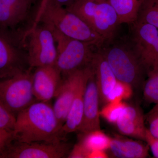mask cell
<instances>
[{
	"label": "cell",
	"mask_w": 158,
	"mask_h": 158,
	"mask_svg": "<svg viewBox=\"0 0 158 158\" xmlns=\"http://www.w3.org/2000/svg\"><path fill=\"white\" fill-rule=\"evenodd\" d=\"M63 125L49 102L36 101L16 116L14 141L20 142H58L65 137Z\"/></svg>",
	"instance_id": "1"
},
{
	"label": "cell",
	"mask_w": 158,
	"mask_h": 158,
	"mask_svg": "<svg viewBox=\"0 0 158 158\" xmlns=\"http://www.w3.org/2000/svg\"><path fill=\"white\" fill-rule=\"evenodd\" d=\"M34 22L43 23L67 37L93 46L101 47L106 41L77 15L50 0H42Z\"/></svg>",
	"instance_id": "2"
},
{
	"label": "cell",
	"mask_w": 158,
	"mask_h": 158,
	"mask_svg": "<svg viewBox=\"0 0 158 158\" xmlns=\"http://www.w3.org/2000/svg\"><path fill=\"white\" fill-rule=\"evenodd\" d=\"M19 33L30 68L55 65L57 57L56 44L49 26L34 22L24 34Z\"/></svg>",
	"instance_id": "3"
},
{
	"label": "cell",
	"mask_w": 158,
	"mask_h": 158,
	"mask_svg": "<svg viewBox=\"0 0 158 158\" xmlns=\"http://www.w3.org/2000/svg\"><path fill=\"white\" fill-rule=\"evenodd\" d=\"M65 8L81 18L106 41L113 39L120 24L116 11L108 0H76Z\"/></svg>",
	"instance_id": "4"
},
{
	"label": "cell",
	"mask_w": 158,
	"mask_h": 158,
	"mask_svg": "<svg viewBox=\"0 0 158 158\" xmlns=\"http://www.w3.org/2000/svg\"><path fill=\"white\" fill-rule=\"evenodd\" d=\"M106 59L117 81L139 89L144 85L145 68L134 50L116 44L100 52Z\"/></svg>",
	"instance_id": "5"
},
{
	"label": "cell",
	"mask_w": 158,
	"mask_h": 158,
	"mask_svg": "<svg viewBox=\"0 0 158 158\" xmlns=\"http://www.w3.org/2000/svg\"><path fill=\"white\" fill-rule=\"evenodd\" d=\"M49 27L52 31L56 44L57 57L55 66L62 77L91 64L95 53L92 50V47L94 46L67 37Z\"/></svg>",
	"instance_id": "6"
},
{
	"label": "cell",
	"mask_w": 158,
	"mask_h": 158,
	"mask_svg": "<svg viewBox=\"0 0 158 158\" xmlns=\"http://www.w3.org/2000/svg\"><path fill=\"white\" fill-rule=\"evenodd\" d=\"M32 69L0 78V104L15 116L37 101L32 88Z\"/></svg>",
	"instance_id": "7"
},
{
	"label": "cell",
	"mask_w": 158,
	"mask_h": 158,
	"mask_svg": "<svg viewBox=\"0 0 158 158\" xmlns=\"http://www.w3.org/2000/svg\"><path fill=\"white\" fill-rule=\"evenodd\" d=\"M30 68L17 31L0 27V78L12 76Z\"/></svg>",
	"instance_id": "8"
},
{
	"label": "cell",
	"mask_w": 158,
	"mask_h": 158,
	"mask_svg": "<svg viewBox=\"0 0 158 158\" xmlns=\"http://www.w3.org/2000/svg\"><path fill=\"white\" fill-rule=\"evenodd\" d=\"M70 146L63 141L58 142H20L12 140L0 158L67 157Z\"/></svg>",
	"instance_id": "9"
},
{
	"label": "cell",
	"mask_w": 158,
	"mask_h": 158,
	"mask_svg": "<svg viewBox=\"0 0 158 158\" xmlns=\"http://www.w3.org/2000/svg\"><path fill=\"white\" fill-rule=\"evenodd\" d=\"M92 64L62 77V84L57 94L53 108L59 122L63 125L71 106L82 82L90 75Z\"/></svg>",
	"instance_id": "10"
},
{
	"label": "cell",
	"mask_w": 158,
	"mask_h": 158,
	"mask_svg": "<svg viewBox=\"0 0 158 158\" xmlns=\"http://www.w3.org/2000/svg\"><path fill=\"white\" fill-rule=\"evenodd\" d=\"M134 23V49L147 72L158 62V29L147 23Z\"/></svg>",
	"instance_id": "11"
},
{
	"label": "cell",
	"mask_w": 158,
	"mask_h": 158,
	"mask_svg": "<svg viewBox=\"0 0 158 158\" xmlns=\"http://www.w3.org/2000/svg\"><path fill=\"white\" fill-rule=\"evenodd\" d=\"M32 88L37 101L49 102L55 98L62 81L61 72L55 65L35 68Z\"/></svg>",
	"instance_id": "12"
},
{
	"label": "cell",
	"mask_w": 158,
	"mask_h": 158,
	"mask_svg": "<svg viewBox=\"0 0 158 158\" xmlns=\"http://www.w3.org/2000/svg\"><path fill=\"white\" fill-rule=\"evenodd\" d=\"M99 104V97L93 67L85 85L83 119L78 130L81 134L101 130Z\"/></svg>",
	"instance_id": "13"
},
{
	"label": "cell",
	"mask_w": 158,
	"mask_h": 158,
	"mask_svg": "<svg viewBox=\"0 0 158 158\" xmlns=\"http://www.w3.org/2000/svg\"><path fill=\"white\" fill-rule=\"evenodd\" d=\"M32 4L30 0H0V27L15 30L27 19Z\"/></svg>",
	"instance_id": "14"
},
{
	"label": "cell",
	"mask_w": 158,
	"mask_h": 158,
	"mask_svg": "<svg viewBox=\"0 0 158 158\" xmlns=\"http://www.w3.org/2000/svg\"><path fill=\"white\" fill-rule=\"evenodd\" d=\"M115 124L122 135L145 141L147 129L144 125V116L137 107L127 105Z\"/></svg>",
	"instance_id": "15"
},
{
	"label": "cell",
	"mask_w": 158,
	"mask_h": 158,
	"mask_svg": "<svg viewBox=\"0 0 158 158\" xmlns=\"http://www.w3.org/2000/svg\"><path fill=\"white\" fill-rule=\"evenodd\" d=\"M92 65L98 90L100 104L106 105L108 95L116 85L117 79L100 52L95 53Z\"/></svg>",
	"instance_id": "16"
},
{
	"label": "cell",
	"mask_w": 158,
	"mask_h": 158,
	"mask_svg": "<svg viewBox=\"0 0 158 158\" xmlns=\"http://www.w3.org/2000/svg\"><path fill=\"white\" fill-rule=\"evenodd\" d=\"M148 144L120 138H111L107 150L112 156L118 158H144L148 156Z\"/></svg>",
	"instance_id": "17"
},
{
	"label": "cell",
	"mask_w": 158,
	"mask_h": 158,
	"mask_svg": "<svg viewBox=\"0 0 158 158\" xmlns=\"http://www.w3.org/2000/svg\"><path fill=\"white\" fill-rule=\"evenodd\" d=\"M89 76L85 79L80 85L76 95L71 106L65 123L62 127V131L65 135L69 133L78 131L81 127L83 119L85 85Z\"/></svg>",
	"instance_id": "18"
},
{
	"label": "cell",
	"mask_w": 158,
	"mask_h": 158,
	"mask_svg": "<svg viewBox=\"0 0 158 158\" xmlns=\"http://www.w3.org/2000/svg\"><path fill=\"white\" fill-rule=\"evenodd\" d=\"M117 14L120 24L136 22L144 0H108Z\"/></svg>",
	"instance_id": "19"
},
{
	"label": "cell",
	"mask_w": 158,
	"mask_h": 158,
	"mask_svg": "<svg viewBox=\"0 0 158 158\" xmlns=\"http://www.w3.org/2000/svg\"><path fill=\"white\" fill-rule=\"evenodd\" d=\"M80 142L89 153L94 151L107 150L110 147L111 138L101 130L93 131L86 134H81ZM89 157V156H88Z\"/></svg>",
	"instance_id": "20"
},
{
	"label": "cell",
	"mask_w": 158,
	"mask_h": 158,
	"mask_svg": "<svg viewBox=\"0 0 158 158\" xmlns=\"http://www.w3.org/2000/svg\"><path fill=\"white\" fill-rule=\"evenodd\" d=\"M148 78L143 86V95L148 103H158V62L147 72Z\"/></svg>",
	"instance_id": "21"
},
{
	"label": "cell",
	"mask_w": 158,
	"mask_h": 158,
	"mask_svg": "<svg viewBox=\"0 0 158 158\" xmlns=\"http://www.w3.org/2000/svg\"><path fill=\"white\" fill-rule=\"evenodd\" d=\"M136 22L150 24L158 29V0H144Z\"/></svg>",
	"instance_id": "22"
},
{
	"label": "cell",
	"mask_w": 158,
	"mask_h": 158,
	"mask_svg": "<svg viewBox=\"0 0 158 158\" xmlns=\"http://www.w3.org/2000/svg\"><path fill=\"white\" fill-rule=\"evenodd\" d=\"M126 104L122 101L108 103L100 111V115L110 123L115 124L124 112Z\"/></svg>",
	"instance_id": "23"
},
{
	"label": "cell",
	"mask_w": 158,
	"mask_h": 158,
	"mask_svg": "<svg viewBox=\"0 0 158 158\" xmlns=\"http://www.w3.org/2000/svg\"><path fill=\"white\" fill-rule=\"evenodd\" d=\"M132 89L130 85L117 81L115 87L108 95L107 104L129 98L132 94Z\"/></svg>",
	"instance_id": "24"
},
{
	"label": "cell",
	"mask_w": 158,
	"mask_h": 158,
	"mask_svg": "<svg viewBox=\"0 0 158 158\" xmlns=\"http://www.w3.org/2000/svg\"><path fill=\"white\" fill-rule=\"evenodd\" d=\"M16 116L0 104V129L13 132Z\"/></svg>",
	"instance_id": "25"
},
{
	"label": "cell",
	"mask_w": 158,
	"mask_h": 158,
	"mask_svg": "<svg viewBox=\"0 0 158 158\" xmlns=\"http://www.w3.org/2000/svg\"><path fill=\"white\" fill-rule=\"evenodd\" d=\"M13 139V132L0 129V156Z\"/></svg>",
	"instance_id": "26"
},
{
	"label": "cell",
	"mask_w": 158,
	"mask_h": 158,
	"mask_svg": "<svg viewBox=\"0 0 158 158\" xmlns=\"http://www.w3.org/2000/svg\"><path fill=\"white\" fill-rule=\"evenodd\" d=\"M88 156L89 153L79 141L74 146L72 149H71L67 158H88Z\"/></svg>",
	"instance_id": "27"
},
{
	"label": "cell",
	"mask_w": 158,
	"mask_h": 158,
	"mask_svg": "<svg viewBox=\"0 0 158 158\" xmlns=\"http://www.w3.org/2000/svg\"><path fill=\"white\" fill-rule=\"evenodd\" d=\"M145 141L151 150L154 156L158 158V139L155 138L149 132L148 129L146 131Z\"/></svg>",
	"instance_id": "28"
},
{
	"label": "cell",
	"mask_w": 158,
	"mask_h": 158,
	"mask_svg": "<svg viewBox=\"0 0 158 158\" xmlns=\"http://www.w3.org/2000/svg\"><path fill=\"white\" fill-rule=\"evenodd\" d=\"M148 120L149 123V132L155 138L158 139V113L148 115Z\"/></svg>",
	"instance_id": "29"
},
{
	"label": "cell",
	"mask_w": 158,
	"mask_h": 158,
	"mask_svg": "<svg viewBox=\"0 0 158 158\" xmlns=\"http://www.w3.org/2000/svg\"><path fill=\"white\" fill-rule=\"evenodd\" d=\"M109 156L106 151L102 150H96L92 152L89 156L88 158H108Z\"/></svg>",
	"instance_id": "30"
},
{
	"label": "cell",
	"mask_w": 158,
	"mask_h": 158,
	"mask_svg": "<svg viewBox=\"0 0 158 158\" xmlns=\"http://www.w3.org/2000/svg\"><path fill=\"white\" fill-rule=\"evenodd\" d=\"M57 5L64 7L70 6L76 0H50Z\"/></svg>",
	"instance_id": "31"
},
{
	"label": "cell",
	"mask_w": 158,
	"mask_h": 158,
	"mask_svg": "<svg viewBox=\"0 0 158 158\" xmlns=\"http://www.w3.org/2000/svg\"><path fill=\"white\" fill-rule=\"evenodd\" d=\"M158 113V103L156 104V106L154 107L152 110L150 111L148 113V115H151V114H157Z\"/></svg>",
	"instance_id": "32"
},
{
	"label": "cell",
	"mask_w": 158,
	"mask_h": 158,
	"mask_svg": "<svg viewBox=\"0 0 158 158\" xmlns=\"http://www.w3.org/2000/svg\"><path fill=\"white\" fill-rule=\"evenodd\" d=\"M30 1H31V2L33 3V2H34V1H35V0H30Z\"/></svg>",
	"instance_id": "33"
}]
</instances>
